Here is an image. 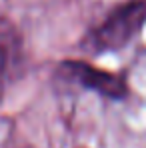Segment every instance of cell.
Returning <instances> with one entry per match:
<instances>
[{
	"mask_svg": "<svg viewBox=\"0 0 146 148\" xmlns=\"http://www.w3.org/2000/svg\"><path fill=\"white\" fill-rule=\"evenodd\" d=\"M58 72H64L68 80L78 84L80 88L94 90L96 94L110 100H122L128 94L126 80L114 72L96 68L84 60H64L58 66Z\"/></svg>",
	"mask_w": 146,
	"mask_h": 148,
	"instance_id": "cell-2",
	"label": "cell"
},
{
	"mask_svg": "<svg viewBox=\"0 0 146 148\" xmlns=\"http://www.w3.org/2000/svg\"><path fill=\"white\" fill-rule=\"evenodd\" d=\"M146 24V0H130L112 8L106 18L94 26L84 40L86 50L94 54L122 50Z\"/></svg>",
	"mask_w": 146,
	"mask_h": 148,
	"instance_id": "cell-1",
	"label": "cell"
},
{
	"mask_svg": "<svg viewBox=\"0 0 146 148\" xmlns=\"http://www.w3.org/2000/svg\"><path fill=\"white\" fill-rule=\"evenodd\" d=\"M20 66H22L20 36L10 22L0 20V100Z\"/></svg>",
	"mask_w": 146,
	"mask_h": 148,
	"instance_id": "cell-3",
	"label": "cell"
}]
</instances>
